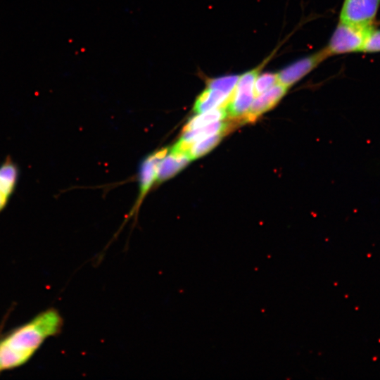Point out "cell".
I'll return each instance as SVG.
<instances>
[{
	"instance_id": "6da1fadb",
	"label": "cell",
	"mask_w": 380,
	"mask_h": 380,
	"mask_svg": "<svg viewBox=\"0 0 380 380\" xmlns=\"http://www.w3.org/2000/svg\"><path fill=\"white\" fill-rule=\"evenodd\" d=\"M63 319L48 308L0 338V373L27 362L46 339L61 334Z\"/></svg>"
},
{
	"instance_id": "7a4b0ae2",
	"label": "cell",
	"mask_w": 380,
	"mask_h": 380,
	"mask_svg": "<svg viewBox=\"0 0 380 380\" xmlns=\"http://www.w3.org/2000/svg\"><path fill=\"white\" fill-rule=\"evenodd\" d=\"M261 67L244 72L239 76L236 85L225 106L227 115L231 119L243 122V118L248 113L253 101L255 82Z\"/></svg>"
},
{
	"instance_id": "3957f363",
	"label": "cell",
	"mask_w": 380,
	"mask_h": 380,
	"mask_svg": "<svg viewBox=\"0 0 380 380\" xmlns=\"http://www.w3.org/2000/svg\"><path fill=\"white\" fill-rule=\"evenodd\" d=\"M371 27H360L339 21L325 49L329 56L360 52Z\"/></svg>"
},
{
	"instance_id": "277c9868",
	"label": "cell",
	"mask_w": 380,
	"mask_h": 380,
	"mask_svg": "<svg viewBox=\"0 0 380 380\" xmlns=\"http://www.w3.org/2000/svg\"><path fill=\"white\" fill-rule=\"evenodd\" d=\"M380 6V0H343L341 22L360 26H373Z\"/></svg>"
},
{
	"instance_id": "5b68a950",
	"label": "cell",
	"mask_w": 380,
	"mask_h": 380,
	"mask_svg": "<svg viewBox=\"0 0 380 380\" xmlns=\"http://www.w3.org/2000/svg\"><path fill=\"white\" fill-rule=\"evenodd\" d=\"M329 56L327 49L324 48L312 55L293 62L277 73L278 83L287 88L290 87Z\"/></svg>"
},
{
	"instance_id": "8992f818",
	"label": "cell",
	"mask_w": 380,
	"mask_h": 380,
	"mask_svg": "<svg viewBox=\"0 0 380 380\" xmlns=\"http://www.w3.org/2000/svg\"><path fill=\"white\" fill-rule=\"evenodd\" d=\"M287 87L277 83L267 91L256 95L243 118V122H253L264 113L274 108L285 95Z\"/></svg>"
},
{
	"instance_id": "52a82bcc",
	"label": "cell",
	"mask_w": 380,
	"mask_h": 380,
	"mask_svg": "<svg viewBox=\"0 0 380 380\" xmlns=\"http://www.w3.org/2000/svg\"><path fill=\"white\" fill-rule=\"evenodd\" d=\"M169 151L168 148H163L147 156L141 163L139 176L140 192L137 207L156 179L158 165Z\"/></svg>"
},
{
	"instance_id": "ba28073f",
	"label": "cell",
	"mask_w": 380,
	"mask_h": 380,
	"mask_svg": "<svg viewBox=\"0 0 380 380\" xmlns=\"http://www.w3.org/2000/svg\"><path fill=\"white\" fill-rule=\"evenodd\" d=\"M237 122H239V121L234 119L227 122L217 121L203 127L182 132V137L179 139L191 146L194 143L206 137L219 133L227 134L229 132L232 128L236 126Z\"/></svg>"
},
{
	"instance_id": "9c48e42d",
	"label": "cell",
	"mask_w": 380,
	"mask_h": 380,
	"mask_svg": "<svg viewBox=\"0 0 380 380\" xmlns=\"http://www.w3.org/2000/svg\"><path fill=\"white\" fill-rule=\"evenodd\" d=\"M191 160L186 153L170 151L159 163L156 173V179L160 183L165 181L180 172Z\"/></svg>"
},
{
	"instance_id": "30bf717a",
	"label": "cell",
	"mask_w": 380,
	"mask_h": 380,
	"mask_svg": "<svg viewBox=\"0 0 380 380\" xmlns=\"http://www.w3.org/2000/svg\"><path fill=\"white\" fill-rule=\"evenodd\" d=\"M19 178V168L10 156L0 164V194L10 201Z\"/></svg>"
},
{
	"instance_id": "8fae6325",
	"label": "cell",
	"mask_w": 380,
	"mask_h": 380,
	"mask_svg": "<svg viewBox=\"0 0 380 380\" xmlns=\"http://www.w3.org/2000/svg\"><path fill=\"white\" fill-rule=\"evenodd\" d=\"M230 96L231 94L207 87L197 96L194 104L193 110L198 114L220 107H224L227 103Z\"/></svg>"
},
{
	"instance_id": "7c38bea8",
	"label": "cell",
	"mask_w": 380,
	"mask_h": 380,
	"mask_svg": "<svg viewBox=\"0 0 380 380\" xmlns=\"http://www.w3.org/2000/svg\"><path fill=\"white\" fill-rule=\"evenodd\" d=\"M227 115L225 106L212 109L192 117L184 126L182 132H185L210 123L224 120Z\"/></svg>"
},
{
	"instance_id": "4fadbf2b",
	"label": "cell",
	"mask_w": 380,
	"mask_h": 380,
	"mask_svg": "<svg viewBox=\"0 0 380 380\" xmlns=\"http://www.w3.org/2000/svg\"><path fill=\"white\" fill-rule=\"evenodd\" d=\"M226 135L224 133H219L201 140L191 145L188 155L192 160L198 158L213 149Z\"/></svg>"
},
{
	"instance_id": "5bb4252c",
	"label": "cell",
	"mask_w": 380,
	"mask_h": 380,
	"mask_svg": "<svg viewBox=\"0 0 380 380\" xmlns=\"http://www.w3.org/2000/svg\"><path fill=\"white\" fill-rule=\"evenodd\" d=\"M239 78V75H232L209 79L206 82L207 87L217 89L228 94H232Z\"/></svg>"
},
{
	"instance_id": "9a60e30c",
	"label": "cell",
	"mask_w": 380,
	"mask_h": 380,
	"mask_svg": "<svg viewBox=\"0 0 380 380\" xmlns=\"http://www.w3.org/2000/svg\"><path fill=\"white\" fill-rule=\"evenodd\" d=\"M360 52L374 53L380 52V29L372 27L367 33Z\"/></svg>"
},
{
	"instance_id": "2e32d148",
	"label": "cell",
	"mask_w": 380,
	"mask_h": 380,
	"mask_svg": "<svg viewBox=\"0 0 380 380\" xmlns=\"http://www.w3.org/2000/svg\"><path fill=\"white\" fill-rule=\"evenodd\" d=\"M277 83V73L265 72L258 75L255 82V94L258 95Z\"/></svg>"
},
{
	"instance_id": "e0dca14e",
	"label": "cell",
	"mask_w": 380,
	"mask_h": 380,
	"mask_svg": "<svg viewBox=\"0 0 380 380\" xmlns=\"http://www.w3.org/2000/svg\"><path fill=\"white\" fill-rule=\"evenodd\" d=\"M9 201L7 200L6 198H4L1 194H0V213H1L8 205Z\"/></svg>"
}]
</instances>
